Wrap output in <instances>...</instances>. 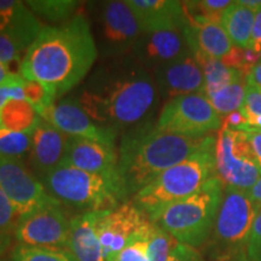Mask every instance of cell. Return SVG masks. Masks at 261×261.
Listing matches in <instances>:
<instances>
[{
  "label": "cell",
  "mask_w": 261,
  "mask_h": 261,
  "mask_svg": "<svg viewBox=\"0 0 261 261\" xmlns=\"http://www.w3.org/2000/svg\"><path fill=\"white\" fill-rule=\"evenodd\" d=\"M184 35L194 55L221 60L233 47L221 24L213 22H189Z\"/></svg>",
  "instance_id": "obj_22"
},
{
  "label": "cell",
  "mask_w": 261,
  "mask_h": 261,
  "mask_svg": "<svg viewBox=\"0 0 261 261\" xmlns=\"http://www.w3.org/2000/svg\"><path fill=\"white\" fill-rule=\"evenodd\" d=\"M102 212H87L70 219L68 250L76 261H107L97 236V223Z\"/></svg>",
  "instance_id": "obj_21"
},
{
  "label": "cell",
  "mask_w": 261,
  "mask_h": 261,
  "mask_svg": "<svg viewBox=\"0 0 261 261\" xmlns=\"http://www.w3.org/2000/svg\"><path fill=\"white\" fill-rule=\"evenodd\" d=\"M98 58L89 18L76 14L61 25H46L22 57L18 74L61 98L86 79Z\"/></svg>",
  "instance_id": "obj_2"
},
{
  "label": "cell",
  "mask_w": 261,
  "mask_h": 261,
  "mask_svg": "<svg viewBox=\"0 0 261 261\" xmlns=\"http://www.w3.org/2000/svg\"><path fill=\"white\" fill-rule=\"evenodd\" d=\"M254 18L255 12L241 5L238 2H233L232 5L226 9L221 17L220 24L233 46L241 48L250 47Z\"/></svg>",
  "instance_id": "obj_23"
},
{
  "label": "cell",
  "mask_w": 261,
  "mask_h": 261,
  "mask_svg": "<svg viewBox=\"0 0 261 261\" xmlns=\"http://www.w3.org/2000/svg\"><path fill=\"white\" fill-rule=\"evenodd\" d=\"M246 84L248 86L260 87L261 89V62L254 67V69L246 77Z\"/></svg>",
  "instance_id": "obj_43"
},
{
  "label": "cell",
  "mask_w": 261,
  "mask_h": 261,
  "mask_svg": "<svg viewBox=\"0 0 261 261\" xmlns=\"http://www.w3.org/2000/svg\"><path fill=\"white\" fill-rule=\"evenodd\" d=\"M151 223L143 232L133 237L125 247L107 261H150L148 254V233Z\"/></svg>",
  "instance_id": "obj_33"
},
{
  "label": "cell",
  "mask_w": 261,
  "mask_h": 261,
  "mask_svg": "<svg viewBox=\"0 0 261 261\" xmlns=\"http://www.w3.org/2000/svg\"><path fill=\"white\" fill-rule=\"evenodd\" d=\"M70 219L57 200L18 218L15 228L17 244L27 247L68 249Z\"/></svg>",
  "instance_id": "obj_11"
},
{
  "label": "cell",
  "mask_w": 261,
  "mask_h": 261,
  "mask_svg": "<svg viewBox=\"0 0 261 261\" xmlns=\"http://www.w3.org/2000/svg\"><path fill=\"white\" fill-rule=\"evenodd\" d=\"M240 3L241 5L246 6V8L253 10L254 12L259 11V10L261 9V0H241Z\"/></svg>",
  "instance_id": "obj_45"
},
{
  "label": "cell",
  "mask_w": 261,
  "mask_h": 261,
  "mask_svg": "<svg viewBox=\"0 0 261 261\" xmlns=\"http://www.w3.org/2000/svg\"><path fill=\"white\" fill-rule=\"evenodd\" d=\"M240 130H243V132L248 133V139H249L250 148H252L254 159H255V162L261 173V129L250 125H246Z\"/></svg>",
  "instance_id": "obj_40"
},
{
  "label": "cell",
  "mask_w": 261,
  "mask_h": 261,
  "mask_svg": "<svg viewBox=\"0 0 261 261\" xmlns=\"http://www.w3.org/2000/svg\"><path fill=\"white\" fill-rule=\"evenodd\" d=\"M10 261H76L68 249L27 247L16 244L10 253Z\"/></svg>",
  "instance_id": "obj_28"
},
{
  "label": "cell",
  "mask_w": 261,
  "mask_h": 261,
  "mask_svg": "<svg viewBox=\"0 0 261 261\" xmlns=\"http://www.w3.org/2000/svg\"><path fill=\"white\" fill-rule=\"evenodd\" d=\"M223 188V182L215 175L195 194L166 207L151 223L163 228L178 243L194 248L203 246L213 230Z\"/></svg>",
  "instance_id": "obj_5"
},
{
  "label": "cell",
  "mask_w": 261,
  "mask_h": 261,
  "mask_svg": "<svg viewBox=\"0 0 261 261\" xmlns=\"http://www.w3.org/2000/svg\"><path fill=\"white\" fill-rule=\"evenodd\" d=\"M41 117L27 100H9L0 109V127L14 132L33 133Z\"/></svg>",
  "instance_id": "obj_24"
},
{
  "label": "cell",
  "mask_w": 261,
  "mask_h": 261,
  "mask_svg": "<svg viewBox=\"0 0 261 261\" xmlns=\"http://www.w3.org/2000/svg\"><path fill=\"white\" fill-rule=\"evenodd\" d=\"M22 54H23V51L8 35L0 32V63L6 65L12 73L11 65L17 64L19 68L22 61Z\"/></svg>",
  "instance_id": "obj_36"
},
{
  "label": "cell",
  "mask_w": 261,
  "mask_h": 261,
  "mask_svg": "<svg viewBox=\"0 0 261 261\" xmlns=\"http://www.w3.org/2000/svg\"><path fill=\"white\" fill-rule=\"evenodd\" d=\"M45 190L62 204L87 212L112 211L125 202L115 181L61 163L41 180Z\"/></svg>",
  "instance_id": "obj_7"
},
{
  "label": "cell",
  "mask_w": 261,
  "mask_h": 261,
  "mask_svg": "<svg viewBox=\"0 0 261 261\" xmlns=\"http://www.w3.org/2000/svg\"><path fill=\"white\" fill-rule=\"evenodd\" d=\"M151 221L132 201L123 202L112 211H104L97 223V236L106 259L119 253Z\"/></svg>",
  "instance_id": "obj_13"
},
{
  "label": "cell",
  "mask_w": 261,
  "mask_h": 261,
  "mask_svg": "<svg viewBox=\"0 0 261 261\" xmlns=\"http://www.w3.org/2000/svg\"><path fill=\"white\" fill-rule=\"evenodd\" d=\"M204 76V96L218 92L236 81L244 80V76L233 68L227 67L223 61L201 55H195Z\"/></svg>",
  "instance_id": "obj_25"
},
{
  "label": "cell",
  "mask_w": 261,
  "mask_h": 261,
  "mask_svg": "<svg viewBox=\"0 0 261 261\" xmlns=\"http://www.w3.org/2000/svg\"><path fill=\"white\" fill-rule=\"evenodd\" d=\"M246 125H248L247 119L244 117L243 114L241 113V110H238V112H233L226 115V117L223 119L221 127H225V128H232V129H241Z\"/></svg>",
  "instance_id": "obj_41"
},
{
  "label": "cell",
  "mask_w": 261,
  "mask_h": 261,
  "mask_svg": "<svg viewBox=\"0 0 261 261\" xmlns=\"http://www.w3.org/2000/svg\"><path fill=\"white\" fill-rule=\"evenodd\" d=\"M62 163L102 175L120 184L117 150L103 143L68 136Z\"/></svg>",
  "instance_id": "obj_15"
},
{
  "label": "cell",
  "mask_w": 261,
  "mask_h": 261,
  "mask_svg": "<svg viewBox=\"0 0 261 261\" xmlns=\"http://www.w3.org/2000/svg\"><path fill=\"white\" fill-rule=\"evenodd\" d=\"M32 133L14 132L0 127V156L10 159H22L29 154Z\"/></svg>",
  "instance_id": "obj_29"
},
{
  "label": "cell",
  "mask_w": 261,
  "mask_h": 261,
  "mask_svg": "<svg viewBox=\"0 0 261 261\" xmlns=\"http://www.w3.org/2000/svg\"><path fill=\"white\" fill-rule=\"evenodd\" d=\"M67 139V135L44 119L33 130L28 167L40 181L63 162Z\"/></svg>",
  "instance_id": "obj_18"
},
{
  "label": "cell",
  "mask_w": 261,
  "mask_h": 261,
  "mask_svg": "<svg viewBox=\"0 0 261 261\" xmlns=\"http://www.w3.org/2000/svg\"><path fill=\"white\" fill-rule=\"evenodd\" d=\"M215 175V144H213L166 169L142 189L132 202L152 221L166 207L195 194Z\"/></svg>",
  "instance_id": "obj_4"
},
{
  "label": "cell",
  "mask_w": 261,
  "mask_h": 261,
  "mask_svg": "<svg viewBox=\"0 0 261 261\" xmlns=\"http://www.w3.org/2000/svg\"><path fill=\"white\" fill-rule=\"evenodd\" d=\"M79 2L74 0H28L25 5L37 17L52 23H64L74 17L79 9Z\"/></svg>",
  "instance_id": "obj_26"
},
{
  "label": "cell",
  "mask_w": 261,
  "mask_h": 261,
  "mask_svg": "<svg viewBox=\"0 0 261 261\" xmlns=\"http://www.w3.org/2000/svg\"><path fill=\"white\" fill-rule=\"evenodd\" d=\"M215 171L225 188L250 190L260 179V169L254 159L248 133L221 128L215 142Z\"/></svg>",
  "instance_id": "obj_9"
},
{
  "label": "cell",
  "mask_w": 261,
  "mask_h": 261,
  "mask_svg": "<svg viewBox=\"0 0 261 261\" xmlns=\"http://www.w3.org/2000/svg\"><path fill=\"white\" fill-rule=\"evenodd\" d=\"M261 55L254 51L252 47L241 48L233 46L226 56L221 58L224 64L227 67L233 68L237 71H240L244 77H247L250 74V71L254 69V67L259 63Z\"/></svg>",
  "instance_id": "obj_32"
},
{
  "label": "cell",
  "mask_w": 261,
  "mask_h": 261,
  "mask_svg": "<svg viewBox=\"0 0 261 261\" xmlns=\"http://www.w3.org/2000/svg\"><path fill=\"white\" fill-rule=\"evenodd\" d=\"M246 81L240 80L224 87L218 92L207 94L205 97L219 115H228L242 109L246 98Z\"/></svg>",
  "instance_id": "obj_27"
},
{
  "label": "cell",
  "mask_w": 261,
  "mask_h": 261,
  "mask_svg": "<svg viewBox=\"0 0 261 261\" xmlns=\"http://www.w3.org/2000/svg\"><path fill=\"white\" fill-rule=\"evenodd\" d=\"M221 119L203 93L187 94L168 100L160 114L156 127L187 137H205L221 128Z\"/></svg>",
  "instance_id": "obj_10"
},
{
  "label": "cell",
  "mask_w": 261,
  "mask_h": 261,
  "mask_svg": "<svg viewBox=\"0 0 261 261\" xmlns=\"http://www.w3.org/2000/svg\"><path fill=\"white\" fill-rule=\"evenodd\" d=\"M167 261H203V259L196 248L177 243V246L173 248Z\"/></svg>",
  "instance_id": "obj_39"
},
{
  "label": "cell",
  "mask_w": 261,
  "mask_h": 261,
  "mask_svg": "<svg viewBox=\"0 0 261 261\" xmlns=\"http://www.w3.org/2000/svg\"><path fill=\"white\" fill-rule=\"evenodd\" d=\"M142 33L184 31L189 21L184 4L173 0H127Z\"/></svg>",
  "instance_id": "obj_19"
},
{
  "label": "cell",
  "mask_w": 261,
  "mask_h": 261,
  "mask_svg": "<svg viewBox=\"0 0 261 261\" xmlns=\"http://www.w3.org/2000/svg\"><path fill=\"white\" fill-rule=\"evenodd\" d=\"M92 34L100 61L128 56L142 31L126 2L91 3Z\"/></svg>",
  "instance_id": "obj_8"
},
{
  "label": "cell",
  "mask_w": 261,
  "mask_h": 261,
  "mask_svg": "<svg viewBox=\"0 0 261 261\" xmlns=\"http://www.w3.org/2000/svg\"><path fill=\"white\" fill-rule=\"evenodd\" d=\"M23 92L25 100L34 107V109L37 110L39 115L45 109H47L48 107H51L52 104L56 103L55 102L56 97L44 85L38 83V81L25 80L23 85Z\"/></svg>",
  "instance_id": "obj_34"
},
{
  "label": "cell",
  "mask_w": 261,
  "mask_h": 261,
  "mask_svg": "<svg viewBox=\"0 0 261 261\" xmlns=\"http://www.w3.org/2000/svg\"><path fill=\"white\" fill-rule=\"evenodd\" d=\"M243 114H254L261 115V89L260 87L248 86L246 89L244 104L241 109Z\"/></svg>",
  "instance_id": "obj_38"
},
{
  "label": "cell",
  "mask_w": 261,
  "mask_h": 261,
  "mask_svg": "<svg viewBox=\"0 0 261 261\" xmlns=\"http://www.w3.org/2000/svg\"><path fill=\"white\" fill-rule=\"evenodd\" d=\"M18 217L14 205L0 188V256L4 254L15 236V228Z\"/></svg>",
  "instance_id": "obj_31"
},
{
  "label": "cell",
  "mask_w": 261,
  "mask_h": 261,
  "mask_svg": "<svg viewBox=\"0 0 261 261\" xmlns=\"http://www.w3.org/2000/svg\"><path fill=\"white\" fill-rule=\"evenodd\" d=\"M152 76L160 97L167 102L187 94L204 92L203 71L191 51L156 69Z\"/></svg>",
  "instance_id": "obj_16"
},
{
  "label": "cell",
  "mask_w": 261,
  "mask_h": 261,
  "mask_svg": "<svg viewBox=\"0 0 261 261\" xmlns=\"http://www.w3.org/2000/svg\"><path fill=\"white\" fill-rule=\"evenodd\" d=\"M25 79L18 73H11L0 84V109L9 100H25L23 85Z\"/></svg>",
  "instance_id": "obj_35"
},
{
  "label": "cell",
  "mask_w": 261,
  "mask_h": 261,
  "mask_svg": "<svg viewBox=\"0 0 261 261\" xmlns=\"http://www.w3.org/2000/svg\"><path fill=\"white\" fill-rule=\"evenodd\" d=\"M0 261H3V260H0Z\"/></svg>",
  "instance_id": "obj_47"
},
{
  "label": "cell",
  "mask_w": 261,
  "mask_h": 261,
  "mask_svg": "<svg viewBox=\"0 0 261 261\" xmlns=\"http://www.w3.org/2000/svg\"><path fill=\"white\" fill-rule=\"evenodd\" d=\"M215 142L212 135L187 137L161 130L151 119L122 132L117 154L123 200L130 201L166 169Z\"/></svg>",
  "instance_id": "obj_3"
},
{
  "label": "cell",
  "mask_w": 261,
  "mask_h": 261,
  "mask_svg": "<svg viewBox=\"0 0 261 261\" xmlns=\"http://www.w3.org/2000/svg\"><path fill=\"white\" fill-rule=\"evenodd\" d=\"M257 208L248 191L225 188L213 230L205 242L212 261H247V246Z\"/></svg>",
  "instance_id": "obj_6"
},
{
  "label": "cell",
  "mask_w": 261,
  "mask_h": 261,
  "mask_svg": "<svg viewBox=\"0 0 261 261\" xmlns=\"http://www.w3.org/2000/svg\"><path fill=\"white\" fill-rule=\"evenodd\" d=\"M248 195H249V198L252 200L254 205L260 210L261 208V178L255 182V185L248 190Z\"/></svg>",
  "instance_id": "obj_44"
},
{
  "label": "cell",
  "mask_w": 261,
  "mask_h": 261,
  "mask_svg": "<svg viewBox=\"0 0 261 261\" xmlns=\"http://www.w3.org/2000/svg\"><path fill=\"white\" fill-rule=\"evenodd\" d=\"M41 29L40 21L25 3L0 0V32L8 35L22 51H27Z\"/></svg>",
  "instance_id": "obj_20"
},
{
  "label": "cell",
  "mask_w": 261,
  "mask_h": 261,
  "mask_svg": "<svg viewBox=\"0 0 261 261\" xmlns=\"http://www.w3.org/2000/svg\"><path fill=\"white\" fill-rule=\"evenodd\" d=\"M0 188L14 205L18 218L56 201L22 159L0 156Z\"/></svg>",
  "instance_id": "obj_12"
},
{
  "label": "cell",
  "mask_w": 261,
  "mask_h": 261,
  "mask_svg": "<svg viewBox=\"0 0 261 261\" xmlns=\"http://www.w3.org/2000/svg\"><path fill=\"white\" fill-rule=\"evenodd\" d=\"M10 74H11V71H10L9 68L3 63H0V84H2Z\"/></svg>",
  "instance_id": "obj_46"
},
{
  "label": "cell",
  "mask_w": 261,
  "mask_h": 261,
  "mask_svg": "<svg viewBox=\"0 0 261 261\" xmlns=\"http://www.w3.org/2000/svg\"><path fill=\"white\" fill-rule=\"evenodd\" d=\"M177 241L158 225L151 223L148 233V254L150 261H167Z\"/></svg>",
  "instance_id": "obj_30"
},
{
  "label": "cell",
  "mask_w": 261,
  "mask_h": 261,
  "mask_svg": "<svg viewBox=\"0 0 261 261\" xmlns=\"http://www.w3.org/2000/svg\"><path fill=\"white\" fill-rule=\"evenodd\" d=\"M73 98L94 122L120 133L151 119L160 94L152 74L128 55L100 61Z\"/></svg>",
  "instance_id": "obj_1"
},
{
  "label": "cell",
  "mask_w": 261,
  "mask_h": 261,
  "mask_svg": "<svg viewBox=\"0 0 261 261\" xmlns=\"http://www.w3.org/2000/svg\"><path fill=\"white\" fill-rule=\"evenodd\" d=\"M190 51L184 31H163L142 33L129 55L149 73H154Z\"/></svg>",
  "instance_id": "obj_17"
},
{
  "label": "cell",
  "mask_w": 261,
  "mask_h": 261,
  "mask_svg": "<svg viewBox=\"0 0 261 261\" xmlns=\"http://www.w3.org/2000/svg\"><path fill=\"white\" fill-rule=\"evenodd\" d=\"M247 261H261V208L257 210L248 241Z\"/></svg>",
  "instance_id": "obj_37"
},
{
  "label": "cell",
  "mask_w": 261,
  "mask_h": 261,
  "mask_svg": "<svg viewBox=\"0 0 261 261\" xmlns=\"http://www.w3.org/2000/svg\"><path fill=\"white\" fill-rule=\"evenodd\" d=\"M250 47L257 54L261 55V9L255 12V18H254L253 31H252V40H250Z\"/></svg>",
  "instance_id": "obj_42"
},
{
  "label": "cell",
  "mask_w": 261,
  "mask_h": 261,
  "mask_svg": "<svg viewBox=\"0 0 261 261\" xmlns=\"http://www.w3.org/2000/svg\"><path fill=\"white\" fill-rule=\"evenodd\" d=\"M40 117L57 127L64 135L96 140L115 148L119 133L94 122L73 97L52 104L40 113Z\"/></svg>",
  "instance_id": "obj_14"
}]
</instances>
